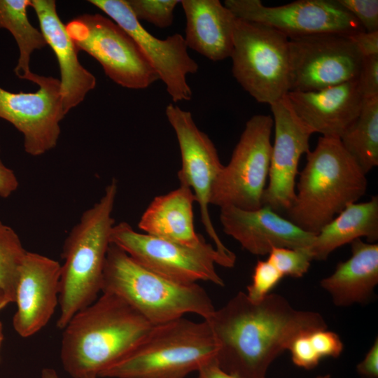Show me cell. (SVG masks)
<instances>
[{"instance_id":"1","label":"cell","mask_w":378,"mask_h":378,"mask_svg":"<svg viewBox=\"0 0 378 378\" xmlns=\"http://www.w3.org/2000/svg\"><path fill=\"white\" fill-rule=\"evenodd\" d=\"M204 320L217 344V364L240 378H266L271 363L297 337L327 328L319 313L297 309L274 293L255 302L240 291Z\"/></svg>"},{"instance_id":"32","label":"cell","mask_w":378,"mask_h":378,"mask_svg":"<svg viewBox=\"0 0 378 378\" xmlns=\"http://www.w3.org/2000/svg\"><path fill=\"white\" fill-rule=\"evenodd\" d=\"M312 349L320 360L324 358H337L342 352L344 344L339 335L327 328L317 329L307 334Z\"/></svg>"},{"instance_id":"5","label":"cell","mask_w":378,"mask_h":378,"mask_svg":"<svg viewBox=\"0 0 378 378\" xmlns=\"http://www.w3.org/2000/svg\"><path fill=\"white\" fill-rule=\"evenodd\" d=\"M102 293L121 298L154 326L187 314L204 320L216 309L207 292L197 283L183 284L159 274L113 244L106 255Z\"/></svg>"},{"instance_id":"30","label":"cell","mask_w":378,"mask_h":378,"mask_svg":"<svg viewBox=\"0 0 378 378\" xmlns=\"http://www.w3.org/2000/svg\"><path fill=\"white\" fill-rule=\"evenodd\" d=\"M283 277L269 260H258L253 269L251 282L247 286L248 298L255 302L262 300Z\"/></svg>"},{"instance_id":"25","label":"cell","mask_w":378,"mask_h":378,"mask_svg":"<svg viewBox=\"0 0 378 378\" xmlns=\"http://www.w3.org/2000/svg\"><path fill=\"white\" fill-rule=\"evenodd\" d=\"M29 7L31 0H0V28L9 31L16 41L19 57L14 72L18 78L24 80L32 73L29 68L31 54L47 46L41 30L34 27L28 19Z\"/></svg>"},{"instance_id":"10","label":"cell","mask_w":378,"mask_h":378,"mask_svg":"<svg viewBox=\"0 0 378 378\" xmlns=\"http://www.w3.org/2000/svg\"><path fill=\"white\" fill-rule=\"evenodd\" d=\"M65 25L78 50L94 58L106 75L119 85L144 89L159 79L138 45L111 20L87 13Z\"/></svg>"},{"instance_id":"18","label":"cell","mask_w":378,"mask_h":378,"mask_svg":"<svg viewBox=\"0 0 378 378\" xmlns=\"http://www.w3.org/2000/svg\"><path fill=\"white\" fill-rule=\"evenodd\" d=\"M220 220L226 234L255 255H268L273 247L309 248L316 235L266 206L255 210L225 206Z\"/></svg>"},{"instance_id":"37","label":"cell","mask_w":378,"mask_h":378,"mask_svg":"<svg viewBox=\"0 0 378 378\" xmlns=\"http://www.w3.org/2000/svg\"><path fill=\"white\" fill-rule=\"evenodd\" d=\"M18 186L19 181L15 172L6 166L0 158V197H8L18 189Z\"/></svg>"},{"instance_id":"3","label":"cell","mask_w":378,"mask_h":378,"mask_svg":"<svg viewBox=\"0 0 378 378\" xmlns=\"http://www.w3.org/2000/svg\"><path fill=\"white\" fill-rule=\"evenodd\" d=\"M366 174L338 138L321 136L307 153L295 197L286 211L290 221L317 234L349 204L366 192Z\"/></svg>"},{"instance_id":"21","label":"cell","mask_w":378,"mask_h":378,"mask_svg":"<svg viewBox=\"0 0 378 378\" xmlns=\"http://www.w3.org/2000/svg\"><path fill=\"white\" fill-rule=\"evenodd\" d=\"M188 48L210 60L230 57L236 17L218 0H182Z\"/></svg>"},{"instance_id":"23","label":"cell","mask_w":378,"mask_h":378,"mask_svg":"<svg viewBox=\"0 0 378 378\" xmlns=\"http://www.w3.org/2000/svg\"><path fill=\"white\" fill-rule=\"evenodd\" d=\"M351 246V257L339 262L333 273L320 281L338 307L368 302L378 284V244L358 238Z\"/></svg>"},{"instance_id":"24","label":"cell","mask_w":378,"mask_h":378,"mask_svg":"<svg viewBox=\"0 0 378 378\" xmlns=\"http://www.w3.org/2000/svg\"><path fill=\"white\" fill-rule=\"evenodd\" d=\"M365 237L368 243L378 240V197L351 203L315 235L308 248L312 260H325L336 248Z\"/></svg>"},{"instance_id":"16","label":"cell","mask_w":378,"mask_h":378,"mask_svg":"<svg viewBox=\"0 0 378 378\" xmlns=\"http://www.w3.org/2000/svg\"><path fill=\"white\" fill-rule=\"evenodd\" d=\"M274 127L268 185L262 206L280 214L290 208L295 197L296 176L300 157L309 150L314 132L293 111L286 97L270 105Z\"/></svg>"},{"instance_id":"26","label":"cell","mask_w":378,"mask_h":378,"mask_svg":"<svg viewBox=\"0 0 378 378\" xmlns=\"http://www.w3.org/2000/svg\"><path fill=\"white\" fill-rule=\"evenodd\" d=\"M340 139L365 174L378 165V97L364 100L358 117Z\"/></svg>"},{"instance_id":"2","label":"cell","mask_w":378,"mask_h":378,"mask_svg":"<svg viewBox=\"0 0 378 378\" xmlns=\"http://www.w3.org/2000/svg\"><path fill=\"white\" fill-rule=\"evenodd\" d=\"M153 326L121 298L102 293L63 329L62 367L73 378H98L131 352Z\"/></svg>"},{"instance_id":"7","label":"cell","mask_w":378,"mask_h":378,"mask_svg":"<svg viewBox=\"0 0 378 378\" xmlns=\"http://www.w3.org/2000/svg\"><path fill=\"white\" fill-rule=\"evenodd\" d=\"M288 41L269 26L236 18L230 55L232 74L259 103L270 106L290 92Z\"/></svg>"},{"instance_id":"35","label":"cell","mask_w":378,"mask_h":378,"mask_svg":"<svg viewBox=\"0 0 378 378\" xmlns=\"http://www.w3.org/2000/svg\"><path fill=\"white\" fill-rule=\"evenodd\" d=\"M363 57L378 55V31L349 35Z\"/></svg>"},{"instance_id":"17","label":"cell","mask_w":378,"mask_h":378,"mask_svg":"<svg viewBox=\"0 0 378 378\" xmlns=\"http://www.w3.org/2000/svg\"><path fill=\"white\" fill-rule=\"evenodd\" d=\"M61 264L48 256L27 251L15 288L17 310L13 326L22 337L40 331L59 304Z\"/></svg>"},{"instance_id":"41","label":"cell","mask_w":378,"mask_h":378,"mask_svg":"<svg viewBox=\"0 0 378 378\" xmlns=\"http://www.w3.org/2000/svg\"><path fill=\"white\" fill-rule=\"evenodd\" d=\"M4 340V333H3V325L0 321V349Z\"/></svg>"},{"instance_id":"29","label":"cell","mask_w":378,"mask_h":378,"mask_svg":"<svg viewBox=\"0 0 378 378\" xmlns=\"http://www.w3.org/2000/svg\"><path fill=\"white\" fill-rule=\"evenodd\" d=\"M269 260L284 276H303L313 260L308 248L273 247L268 254Z\"/></svg>"},{"instance_id":"33","label":"cell","mask_w":378,"mask_h":378,"mask_svg":"<svg viewBox=\"0 0 378 378\" xmlns=\"http://www.w3.org/2000/svg\"><path fill=\"white\" fill-rule=\"evenodd\" d=\"M357 80L364 99L378 97V55L363 57Z\"/></svg>"},{"instance_id":"31","label":"cell","mask_w":378,"mask_h":378,"mask_svg":"<svg viewBox=\"0 0 378 378\" xmlns=\"http://www.w3.org/2000/svg\"><path fill=\"white\" fill-rule=\"evenodd\" d=\"M360 24L365 31H378L377 0H337Z\"/></svg>"},{"instance_id":"8","label":"cell","mask_w":378,"mask_h":378,"mask_svg":"<svg viewBox=\"0 0 378 378\" xmlns=\"http://www.w3.org/2000/svg\"><path fill=\"white\" fill-rule=\"evenodd\" d=\"M110 241L143 266L183 284L203 281L223 286L215 265L230 268L235 264L205 240L198 246H188L138 232L127 222L113 226Z\"/></svg>"},{"instance_id":"40","label":"cell","mask_w":378,"mask_h":378,"mask_svg":"<svg viewBox=\"0 0 378 378\" xmlns=\"http://www.w3.org/2000/svg\"><path fill=\"white\" fill-rule=\"evenodd\" d=\"M10 300L5 291L0 287V312L9 303Z\"/></svg>"},{"instance_id":"14","label":"cell","mask_w":378,"mask_h":378,"mask_svg":"<svg viewBox=\"0 0 378 378\" xmlns=\"http://www.w3.org/2000/svg\"><path fill=\"white\" fill-rule=\"evenodd\" d=\"M165 113L180 148L181 168L178 172L180 183L192 189L200 206L202 224L216 250L227 258L236 261L235 254L223 244L215 230L209 213L212 188L223 167L217 150L208 135L197 127L190 111L169 104Z\"/></svg>"},{"instance_id":"12","label":"cell","mask_w":378,"mask_h":378,"mask_svg":"<svg viewBox=\"0 0 378 378\" xmlns=\"http://www.w3.org/2000/svg\"><path fill=\"white\" fill-rule=\"evenodd\" d=\"M224 6L236 18L269 26L288 39L365 31L337 0H298L279 6H266L260 0H225Z\"/></svg>"},{"instance_id":"34","label":"cell","mask_w":378,"mask_h":378,"mask_svg":"<svg viewBox=\"0 0 378 378\" xmlns=\"http://www.w3.org/2000/svg\"><path fill=\"white\" fill-rule=\"evenodd\" d=\"M308 332L297 337L292 342L288 350L290 353L293 363L296 366L305 370H312L318 365L320 360L312 349L307 335Z\"/></svg>"},{"instance_id":"13","label":"cell","mask_w":378,"mask_h":378,"mask_svg":"<svg viewBox=\"0 0 378 378\" xmlns=\"http://www.w3.org/2000/svg\"><path fill=\"white\" fill-rule=\"evenodd\" d=\"M27 80L36 83L38 90L12 92L0 87V118L22 134L27 154L39 156L57 146L66 113L59 80L31 73Z\"/></svg>"},{"instance_id":"36","label":"cell","mask_w":378,"mask_h":378,"mask_svg":"<svg viewBox=\"0 0 378 378\" xmlns=\"http://www.w3.org/2000/svg\"><path fill=\"white\" fill-rule=\"evenodd\" d=\"M358 373L364 378L378 377V339L366 354L363 360L356 366Z\"/></svg>"},{"instance_id":"28","label":"cell","mask_w":378,"mask_h":378,"mask_svg":"<svg viewBox=\"0 0 378 378\" xmlns=\"http://www.w3.org/2000/svg\"><path fill=\"white\" fill-rule=\"evenodd\" d=\"M130 10L139 21L144 20L160 28L171 26L178 0H126Z\"/></svg>"},{"instance_id":"27","label":"cell","mask_w":378,"mask_h":378,"mask_svg":"<svg viewBox=\"0 0 378 378\" xmlns=\"http://www.w3.org/2000/svg\"><path fill=\"white\" fill-rule=\"evenodd\" d=\"M27 251L16 232L0 221V287L14 302L19 271Z\"/></svg>"},{"instance_id":"38","label":"cell","mask_w":378,"mask_h":378,"mask_svg":"<svg viewBox=\"0 0 378 378\" xmlns=\"http://www.w3.org/2000/svg\"><path fill=\"white\" fill-rule=\"evenodd\" d=\"M195 378H240L222 370L216 359L202 367Z\"/></svg>"},{"instance_id":"42","label":"cell","mask_w":378,"mask_h":378,"mask_svg":"<svg viewBox=\"0 0 378 378\" xmlns=\"http://www.w3.org/2000/svg\"><path fill=\"white\" fill-rule=\"evenodd\" d=\"M316 378H330V375L327 374H321V375H318L317 376Z\"/></svg>"},{"instance_id":"4","label":"cell","mask_w":378,"mask_h":378,"mask_svg":"<svg viewBox=\"0 0 378 378\" xmlns=\"http://www.w3.org/2000/svg\"><path fill=\"white\" fill-rule=\"evenodd\" d=\"M118 190L113 178L99 200L86 209L66 237L62 253L59 316L57 327L63 330L79 311L94 302L102 292L104 268L114 219Z\"/></svg>"},{"instance_id":"11","label":"cell","mask_w":378,"mask_h":378,"mask_svg":"<svg viewBox=\"0 0 378 378\" xmlns=\"http://www.w3.org/2000/svg\"><path fill=\"white\" fill-rule=\"evenodd\" d=\"M290 91L324 89L358 78L363 57L349 35L290 38Z\"/></svg>"},{"instance_id":"6","label":"cell","mask_w":378,"mask_h":378,"mask_svg":"<svg viewBox=\"0 0 378 378\" xmlns=\"http://www.w3.org/2000/svg\"><path fill=\"white\" fill-rule=\"evenodd\" d=\"M217 349L205 320L181 317L154 326L131 352L99 377L186 378L215 360Z\"/></svg>"},{"instance_id":"19","label":"cell","mask_w":378,"mask_h":378,"mask_svg":"<svg viewBox=\"0 0 378 378\" xmlns=\"http://www.w3.org/2000/svg\"><path fill=\"white\" fill-rule=\"evenodd\" d=\"M286 97L314 133L338 139L358 117L365 100L357 79L318 90L290 91Z\"/></svg>"},{"instance_id":"22","label":"cell","mask_w":378,"mask_h":378,"mask_svg":"<svg viewBox=\"0 0 378 378\" xmlns=\"http://www.w3.org/2000/svg\"><path fill=\"white\" fill-rule=\"evenodd\" d=\"M196 197L186 184L155 197L142 214L138 226L144 233L188 246L205 239L195 230L193 204Z\"/></svg>"},{"instance_id":"9","label":"cell","mask_w":378,"mask_h":378,"mask_svg":"<svg viewBox=\"0 0 378 378\" xmlns=\"http://www.w3.org/2000/svg\"><path fill=\"white\" fill-rule=\"evenodd\" d=\"M272 117L252 116L246 123L229 163L223 167L212 188L211 204L245 210L262 206L272 153Z\"/></svg>"},{"instance_id":"15","label":"cell","mask_w":378,"mask_h":378,"mask_svg":"<svg viewBox=\"0 0 378 378\" xmlns=\"http://www.w3.org/2000/svg\"><path fill=\"white\" fill-rule=\"evenodd\" d=\"M90 4L107 14L138 45L157 72L174 102L188 101L192 90L186 76L198 70L197 63L189 55L184 37L174 34L160 39L141 24L126 0H90Z\"/></svg>"},{"instance_id":"39","label":"cell","mask_w":378,"mask_h":378,"mask_svg":"<svg viewBox=\"0 0 378 378\" xmlns=\"http://www.w3.org/2000/svg\"><path fill=\"white\" fill-rule=\"evenodd\" d=\"M41 378H61L56 370L50 368H45L41 370ZM97 378V377H90Z\"/></svg>"},{"instance_id":"20","label":"cell","mask_w":378,"mask_h":378,"mask_svg":"<svg viewBox=\"0 0 378 378\" xmlns=\"http://www.w3.org/2000/svg\"><path fill=\"white\" fill-rule=\"evenodd\" d=\"M31 7L36 14L46 43L57 60L63 108L66 114L95 88L96 78L80 63L78 50L57 14L55 1L31 0Z\"/></svg>"}]
</instances>
